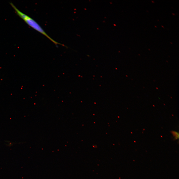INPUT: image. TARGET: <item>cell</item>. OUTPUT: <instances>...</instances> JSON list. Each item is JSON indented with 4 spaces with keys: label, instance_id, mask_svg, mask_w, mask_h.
<instances>
[{
    "label": "cell",
    "instance_id": "obj_1",
    "mask_svg": "<svg viewBox=\"0 0 179 179\" xmlns=\"http://www.w3.org/2000/svg\"><path fill=\"white\" fill-rule=\"evenodd\" d=\"M10 4L16 14L29 25L45 36L56 45L58 44L62 45V44L55 41L50 37L34 20L20 11L12 3H10Z\"/></svg>",
    "mask_w": 179,
    "mask_h": 179
},
{
    "label": "cell",
    "instance_id": "obj_2",
    "mask_svg": "<svg viewBox=\"0 0 179 179\" xmlns=\"http://www.w3.org/2000/svg\"><path fill=\"white\" fill-rule=\"evenodd\" d=\"M173 136L174 137L175 139H177L179 138V133L178 132L175 131H172L171 132Z\"/></svg>",
    "mask_w": 179,
    "mask_h": 179
}]
</instances>
